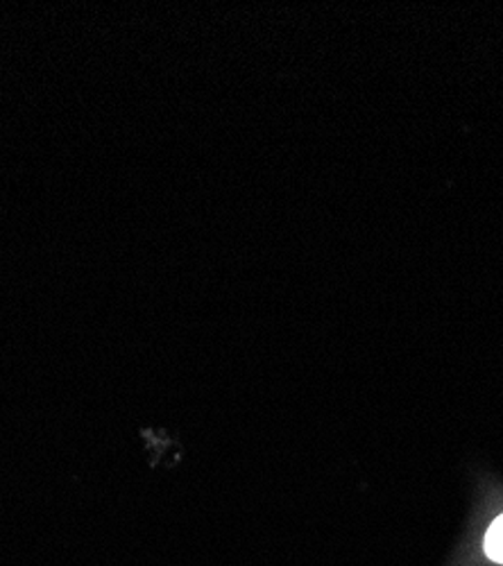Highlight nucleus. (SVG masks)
<instances>
[{
	"label": "nucleus",
	"mask_w": 503,
	"mask_h": 566,
	"mask_svg": "<svg viewBox=\"0 0 503 566\" xmlns=\"http://www.w3.org/2000/svg\"><path fill=\"white\" fill-rule=\"evenodd\" d=\"M485 553L496 564H503V514L496 516V522L490 526L485 537Z\"/></svg>",
	"instance_id": "obj_1"
}]
</instances>
